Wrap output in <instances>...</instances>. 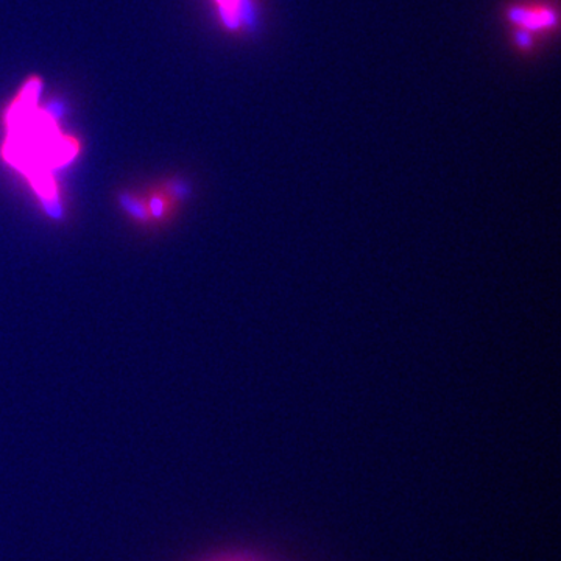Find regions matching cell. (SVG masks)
I'll return each mask as SVG.
<instances>
[{
	"label": "cell",
	"mask_w": 561,
	"mask_h": 561,
	"mask_svg": "<svg viewBox=\"0 0 561 561\" xmlns=\"http://www.w3.org/2000/svg\"><path fill=\"white\" fill-rule=\"evenodd\" d=\"M221 24L231 32H239L250 24V0H214Z\"/></svg>",
	"instance_id": "3"
},
{
	"label": "cell",
	"mask_w": 561,
	"mask_h": 561,
	"mask_svg": "<svg viewBox=\"0 0 561 561\" xmlns=\"http://www.w3.org/2000/svg\"><path fill=\"white\" fill-rule=\"evenodd\" d=\"M39 92L41 81L33 77L10 103L2 158L27 179L41 202L51 210L60 202L54 172L76 160L80 144L60 130L50 113L39 108Z\"/></svg>",
	"instance_id": "1"
},
{
	"label": "cell",
	"mask_w": 561,
	"mask_h": 561,
	"mask_svg": "<svg viewBox=\"0 0 561 561\" xmlns=\"http://www.w3.org/2000/svg\"><path fill=\"white\" fill-rule=\"evenodd\" d=\"M508 18L513 24L526 32H548L557 25L556 11L542 3H524V5L513 7Z\"/></svg>",
	"instance_id": "2"
},
{
	"label": "cell",
	"mask_w": 561,
	"mask_h": 561,
	"mask_svg": "<svg viewBox=\"0 0 561 561\" xmlns=\"http://www.w3.org/2000/svg\"><path fill=\"white\" fill-rule=\"evenodd\" d=\"M216 561H254V560H251L249 559V557H227V559H220V560H216Z\"/></svg>",
	"instance_id": "4"
}]
</instances>
